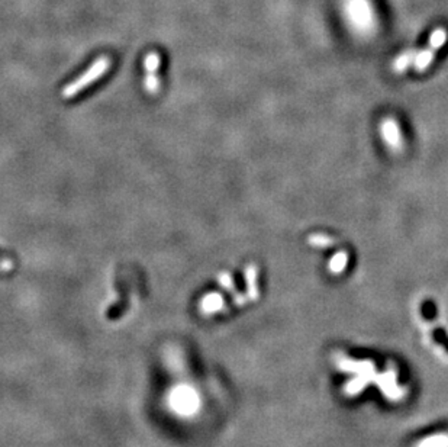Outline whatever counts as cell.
I'll return each mask as SVG.
<instances>
[{"instance_id": "cell-15", "label": "cell", "mask_w": 448, "mask_h": 447, "mask_svg": "<svg viewBox=\"0 0 448 447\" xmlns=\"http://www.w3.org/2000/svg\"><path fill=\"white\" fill-rule=\"evenodd\" d=\"M218 283L223 287V289L228 291V292L233 294L234 297L238 294L237 289H235L234 279H233V276H231L228 272H222V273L218 276Z\"/></svg>"}, {"instance_id": "cell-6", "label": "cell", "mask_w": 448, "mask_h": 447, "mask_svg": "<svg viewBox=\"0 0 448 447\" xmlns=\"http://www.w3.org/2000/svg\"><path fill=\"white\" fill-rule=\"evenodd\" d=\"M338 369L354 373V375H374L376 373V366L370 360H353L349 358H340L337 360Z\"/></svg>"}, {"instance_id": "cell-3", "label": "cell", "mask_w": 448, "mask_h": 447, "mask_svg": "<svg viewBox=\"0 0 448 447\" xmlns=\"http://www.w3.org/2000/svg\"><path fill=\"white\" fill-rule=\"evenodd\" d=\"M380 137L383 138V143L392 151H401L403 148V137L401 131V125L395 118H385L380 125Z\"/></svg>"}, {"instance_id": "cell-7", "label": "cell", "mask_w": 448, "mask_h": 447, "mask_svg": "<svg viewBox=\"0 0 448 447\" xmlns=\"http://www.w3.org/2000/svg\"><path fill=\"white\" fill-rule=\"evenodd\" d=\"M225 309V299L218 292L206 294L199 304V311L205 315H213Z\"/></svg>"}, {"instance_id": "cell-1", "label": "cell", "mask_w": 448, "mask_h": 447, "mask_svg": "<svg viewBox=\"0 0 448 447\" xmlns=\"http://www.w3.org/2000/svg\"><path fill=\"white\" fill-rule=\"evenodd\" d=\"M111 66H112L111 57H108V55L99 57L82 76H79L77 79L70 82L66 87L61 90L62 99H73L74 96H77L80 92H83L84 89L91 86L96 80H99L101 77H103L109 72Z\"/></svg>"}, {"instance_id": "cell-5", "label": "cell", "mask_w": 448, "mask_h": 447, "mask_svg": "<svg viewBox=\"0 0 448 447\" xmlns=\"http://www.w3.org/2000/svg\"><path fill=\"white\" fill-rule=\"evenodd\" d=\"M374 382H377L380 391L385 394L388 399L399 401L403 398L405 391L399 387V383L396 380V372L393 369H388L385 373L376 375Z\"/></svg>"}, {"instance_id": "cell-14", "label": "cell", "mask_w": 448, "mask_h": 447, "mask_svg": "<svg viewBox=\"0 0 448 447\" xmlns=\"http://www.w3.org/2000/svg\"><path fill=\"white\" fill-rule=\"evenodd\" d=\"M413 60H415V55H413L412 53L402 54L401 57L396 58V61H395V64H393V70H395L398 74L403 73V72L410 66V62H413Z\"/></svg>"}, {"instance_id": "cell-10", "label": "cell", "mask_w": 448, "mask_h": 447, "mask_svg": "<svg viewBox=\"0 0 448 447\" xmlns=\"http://www.w3.org/2000/svg\"><path fill=\"white\" fill-rule=\"evenodd\" d=\"M435 53H437V50H434L432 47H427L425 50H422L420 54H417L415 55V60H413V67H415V70L417 72H420V73H422L424 70H427L431 64H432V61H434V55H435Z\"/></svg>"}, {"instance_id": "cell-12", "label": "cell", "mask_w": 448, "mask_h": 447, "mask_svg": "<svg viewBox=\"0 0 448 447\" xmlns=\"http://www.w3.org/2000/svg\"><path fill=\"white\" fill-rule=\"evenodd\" d=\"M415 447H448V433H438L420 440Z\"/></svg>"}, {"instance_id": "cell-13", "label": "cell", "mask_w": 448, "mask_h": 447, "mask_svg": "<svg viewBox=\"0 0 448 447\" xmlns=\"http://www.w3.org/2000/svg\"><path fill=\"white\" fill-rule=\"evenodd\" d=\"M308 243L315 248H330L335 244V238L327 234H312L309 236Z\"/></svg>"}, {"instance_id": "cell-8", "label": "cell", "mask_w": 448, "mask_h": 447, "mask_svg": "<svg viewBox=\"0 0 448 447\" xmlns=\"http://www.w3.org/2000/svg\"><path fill=\"white\" fill-rule=\"evenodd\" d=\"M245 283H247V297L251 301L259 299V269L255 265H248L245 269Z\"/></svg>"}, {"instance_id": "cell-4", "label": "cell", "mask_w": 448, "mask_h": 447, "mask_svg": "<svg viewBox=\"0 0 448 447\" xmlns=\"http://www.w3.org/2000/svg\"><path fill=\"white\" fill-rule=\"evenodd\" d=\"M198 394L187 387H180L172 392L170 405L180 414H191L198 408Z\"/></svg>"}, {"instance_id": "cell-11", "label": "cell", "mask_w": 448, "mask_h": 447, "mask_svg": "<svg viewBox=\"0 0 448 447\" xmlns=\"http://www.w3.org/2000/svg\"><path fill=\"white\" fill-rule=\"evenodd\" d=\"M348 260H349V255H348L347 251H344V250L337 251L331 258L330 263H328L330 273L331 275H341L345 270V267L348 265Z\"/></svg>"}, {"instance_id": "cell-9", "label": "cell", "mask_w": 448, "mask_h": 447, "mask_svg": "<svg viewBox=\"0 0 448 447\" xmlns=\"http://www.w3.org/2000/svg\"><path fill=\"white\" fill-rule=\"evenodd\" d=\"M374 377H376V373L374 375H356V377H353L349 382L345 383L344 394L348 397H354L360 394L371 380H374Z\"/></svg>"}, {"instance_id": "cell-2", "label": "cell", "mask_w": 448, "mask_h": 447, "mask_svg": "<svg viewBox=\"0 0 448 447\" xmlns=\"http://www.w3.org/2000/svg\"><path fill=\"white\" fill-rule=\"evenodd\" d=\"M162 55L157 51H151L144 58V70H145V79H144V87L147 93L157 94L162 89V80L158 77V69L162 66Z\"/></svg>"}]
</instances>
